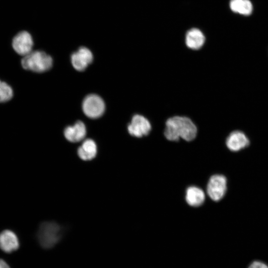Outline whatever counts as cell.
I'll use <instances>...</instances> for the list:
<instances>
[{"instance_id":"6da1fadb","label":"cell","mask_w":268,"mask_h":268,"mask_svg":"<svg viewBox=\"0 0 268 268\" xmlns=\"http://www.w3.org/2000/svg\"><path fill=\"white\" fill-rule=\"evenodd\" d=\"M197 132L196 125L190 118L175 116L166 121L164 134L166 138L170 141H177L181 138L191 141L196 138Z\"/></svg>"},{"instance_id":"7a4b0ae2","label":"cell","mask_w":268,"mask_h":268,"mask_svg":"<svg viewBox=\"0 0 268 268\" xmlns=\"http://www.w3.org/2000/svg\"><path fill=\"white\" fill-rule=\"evenodd\" d=\"M63 230L59 224L54 221H46L39 226L37 238L44 249L53 248L61 240Z\"/></svg>"},{"instance_id":"3957f363","label":"cell","mask_w":268,"mask_h":268,"mask_svg":"<svg viewBox=\"0 0 268 268\" xmlns=\"http://www.w3.org/2000/svg\"><path fill=\"white\" fill-rule=\"evenodd\" d=\"M22 67L36 72H43L50 69L53 65L51 57L42 51H32L23 56L21 61Z\"/></svg>"},{"instance_id":"277c9868","label":"cell","mask_w":268,"mask_h":268,"mask_svg":"<svg viewBox=\"0 0 268 268\" xmlns=\"http://www.w3.org/2000/svg\"><path fill=\"white\" fill-rule=\"evenodd\" d=\"M82 110L85 115L91 119H96L104 113L105 105L103 99L98 95L90 94L84 99Z\"/></svg>"},{"instance_id":"5b68a950","label":"cell","mask_w":268,"mask_h":268,"mask_svg":"<svg viewBox=\"0 0 268 268\" xmlns=\"http://www.w3.org/2000/svg\"><path fill=\"white\" fill-rule=\"evenodd\" d=\"M227 190V179L222 175L212 176L207 183L206 191L209 198L215 201L221 200Z\"/></svg>"},{"instance_id":"8992f818","label":"cell","mask_w":268,"mask_h":268,"mask_svg":"<svg viewBox=\"0 0 268 268\" xmlns=\"http://www.w3.org/2000/svg\"><path fill=\"white\" fill-rule=\"evenodd\" d=\"M130 135L136 137L147 135L151 130V125L149 120L139 114L134 115L127 127Z\"/></svg>"},{"instance_id":"52a82bcc","label":"cell","mask_w":268,"mask_h":268,"mask_svg":"<svg viewBox=\"0 0 268 268\" xmlns=\"http://www.w3.org/2000/svg\"><path fill=\"white\" fill-rule=\"evenodd\" d=\"M33 41L30 34L22 31L15 35L12 41V47L16 53L24 56L32 51Z\"/></svg>"},{"instance_id":"ba28073f","label":"cell","mask_w":268,"mask_h":268,"mask_svg":"<svg viewBox=\"0 0 268 268\" xmlns=\"http://www.w3.org/2000/svg\"><path fill=\"white\" fill-rule=\"evenodd\" d=\"M92 53L85 47L79 48L71 55V62L73 67L78 71L84 70L93 61Z\"/></svg>"},{"instance_id":"9c48e42d","label":"cell","mask_w":268,"mask_h":268,"mask_svg":"<svg viewBox=\"0 0 268 268\" xmlns=\"http://www.w3.org/2000/svg\"><path fill=\"white\" fill-rule=\"evenodd\" d=\"M225 143L230 151L236 152L247 147L250 144V141L244 132L236 130L228 135Z\"/></svg>"},{"instance_id":"30bf717a","label":"cell","mask_w":268,"mask_h":268,"mask_svg":"<svg viewBox=\"0 0 268 268\" xmlns=\"http://www.w3.org/2000/svg\"><path fill=\"white\" fill-rule=\"evenodd\" d=\"M19 246L18 238L12 231L4 230L0 233V249L9 253L18 249Z\"/></svg>"},{"instance_id":"8fae6325","label":"cell","mask_w":268,"mask_h":268,"mask_svg":"<svg viewBox=\"0 0 268 268\" xmlns=\"http://www.w3.org/2000/svg\"><path fill=\"white\" fill-rule=\"evenodd\" d=\"M86 133L85 125L81 121H77L71 126L67 127L64 130L66 138L70 142H77L82 140Z\"/></svg>"},{"instance_id":"7c38bea8","label":"cell","mask_w":268,"mask_h":268,"mask_svg":"<svg viewBox=\"0 0 268 268\" xmlns=\"http://www.w3.org/2000/svg\"><path fill=\"white\" fill-rule=\"evenodd\" d=\"M205 37L202 32L197 28H192L186 33L185 42L190 49L197 50L201 49L205 42Z\"/></svg>"},{"instance_id":"4fadbf2b","label":"cell","mask_w":268,"mask_h":268,"mask_svg":"<svg viewBox=\"0 0 268 268\" xmlns=\"http://www.w3.org/2000/svg\"><path fill=\"white\" fill-rule=\"evenodd\" d=\"M97 153V147L95 141L91 139L85 140L77 149L79 158L84 161H89L95 157Z\"/></svg>"},{"instance_id":"5bb4252c","label":"cell","mask_w":268,"mask_h":268,"mask_svg":"<svg viewBox=\"0 0 268 268\" xmlns=\"http://www.w3.org/2000/svg\"><path fill=\"white\" fill-rule=\"evenodd\" d=\"M186 201L192 206L197 207L201 205L205 200L204 192L200 188L191 186L186 192Z\"/></svg>"},{"instance_id":"9a60e30c","label":"cell","mask_w":268,"mask_h":268,"mask_svg":"<svg viewBox=\"0 0 268 268\" xmlns=\"http://www.w3.org/2000/svg\"><path fill=\"white\" fill-rule=\"evenodd\" d=\"M229 6L234 12L245 16L251 14L253 9L250 0H230Z\"/></svg>"},{"instance_id":"2e32d148","label":"cell","mask_w":268,"mask_h":268,"mask_svg":"<svg viewBox=\"0 0 268 268\" xmlns=\"http://www.w3.org/2000/svg\"><path fill=\"white\" fill-rule=\"evenodd\" d=\"M13 96L11 87L4 81L0 80V103L10 100Z\"/></svg>"},{"instance_id":"e0dca14e","label":"cell","mask_w":268,"mask_h":268,"mask_svg":"<svg viewBox=\"0 0 268 268\" xmlns=\"http://www.w3.org/2000/svg\"><path fill=\"white\" fill-rule=\"evenodd\" d=\"M248 268H268V266L262 262L254 261L249 266Z\"/></svg>"},{"instance_id":"ac0fdd59","label":"cell","mask_w":268,"mask_h":268,"mask_svg":"<svg viewBox=\"0 0 268 268\" xmlns=\"http://www.w3.org/2000/svg\"><path fill=\"white\" fill-rule=\"evenodd\" d=\"M0 268H10V267L5 261L0 259Z\"/></svg>"}]
</instances>
